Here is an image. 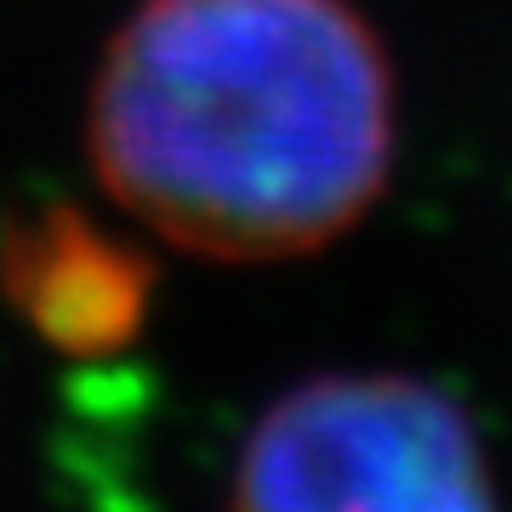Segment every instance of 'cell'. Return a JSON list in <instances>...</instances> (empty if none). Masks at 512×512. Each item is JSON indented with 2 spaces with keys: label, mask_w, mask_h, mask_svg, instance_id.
I'll return each mask as SVG.
<instances>
[{
  "label": "cell",
  "mask_w": 512,
  "mask_h": 512,
  "mask_svg": "<svg viewBox=\"0 0 512 512\" xmlns=\"http://www.w3.org/2000/svg\"><path fill=\"white\" fill-rule=\"evenodd\" d=\"M399 80L353 0H137L86 92V160L137 228L296 262L376 211Z\"/></svg>",
  "instance_id": "obj_1"
},
{
  "label": "cell",
  "mask_w": 512,
  "mask_h": 512,
  "mask_svg": "<svg viewBox=\"0 0 512 512\" xmlns=\"http://www.w3.org/2000/svg\"><path fill=\"white\" fill-rule=\"evenodd\" d=\"M228 512H501V501L456 393L404 370H325L251 421Z\"/></svg>",
  "instance_id": "obj_2"
},
{
  "label": "cell",
  "mask_w": 512,
  "mask_h": 512,
  "mask_svg": "<svg viewBox=\"0 0 512 512\" xmlns=\"http://www.w3.org/2000/svg\"><path fill=\"white\" fill-rule=\"evenodd\" d=\"M154 256L80 205H40L0 228V296L63 359L126 353L154 308Z\"/></svg>",
  "instance_id": "obj_3"
}]
</instances>
